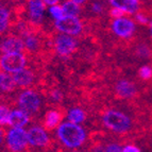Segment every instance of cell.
I'll list each match as a JSON object with an SVG mask.
<instances>
[{
    "label": "cell",
    "instance_id": "30",
    "mask_svg": "<svg viewBox=\"0 0 152 152\" xmlns=\"http://www.w3.org/2000/svg\"><path fill=\"white\" fill-rule=\"evenodd\" d=\"M91 10L95 13H100L102 11V5L100 3H94L91 5Z\"/></svg>",
    "mask_w": 152,
    "mask_h": 152
},
{
    "label": "cell",
    "instance_id": "27",
    "mask_svg": "<svg viewBox=\"0 0 152 152\" xmlns=\"http://www.w3.org/2000/svg\"><path fill=\"white\" fill-rule=\"evenodd\" d=\"M140 149L135 145H126L122 147V152H140Z\"/></svg>",
    "mask_w": 152,
    "mask_h": 152
},
{
    "label": "cell",
    "instance_id": "6",
    "mask_svg": "<svg viewBox=\"0 0 152 152\" xmlns=\"http://www.w3.org/2000/svg\"><path fill=\"white\" fill-rule=\"evenodd\" d=\"M112 31L115 35L120 38H129L135 31L134 21L128 17H118L114 18L111 25Z\"/></svg>",
    "mask_w": 152,
    "mask_h": 152
},
{
    "label": "cell",
    "instance_id": "33",
    "mask_svg": "<svg viewBox=\"0 0 152 152\" xmlns=\"http://www.w3.org/2000/svg\"><path fill=\"white\" fill-rule=\"evenodd\" d=\"M72 1H75V2L78 3V4H82L83 2H85V0H72Z\"/></svg>",
    "mask_w": 152,
    "mask_h": 152
},
{
    "label": "cell",
    "instance_id": "26",
    "mask_svg": "<svg viewBox=\"0 0 152 152\" xmlns=\"http://www.w3.org/2000/svg\"><path fill=\"white\" fill-rule=\"evenodd\" d=\"M104 150L109 152H121L122 147L119 144H110V145H107V148Z\"/></svg>",
    "mask_w": 152,
    "mask_h": 152
},
{
    "label": "cell",
    "instance_id": "29",
    "mask_svg": "<svg viewBox=\"0 0 152 152\" xmlns=\"http://www.w3.org/2000/svg\"><path fill=\"white\" fill-rule=\"evenodd\" d=\"M51 98L53 99L54 101H60L62 99V94L58 91H53L51 93Z\"/></svg>",
    "mask_w": 152,
    "mask_h": 152
},
{
    "label": "cell",
    "instance_id": "13",
    "mask_svg": "<svg viewBox=\"0 0 152 152\" xmlns=\"http://www.w3.org/2000/svg\"><path fill=\"white\" fill-rule=\"evenodd\" d=\"M25 49V43L18 37H9L1 44V51L3 53L23 52Z\"/></svg>",
    "mask_w": 152,
    "mask_h": 152
},
{
    "label": "cell",
    "instance_id": "12",
    "mask_svg": "<svg viewBox=\"0 0 152 152\" xmlns=\"http://www.w3.org/2000/svg\"><path fill=\"white\" fill-rule=\"evenodd\" d=\"M29 122V114L23 109H16L11 111L10 124L12 128H23Z\"/></svg>",
    "mask_w": 152,
    "mask_h": 152
},
{
    "label": "cell",
    "instance_id": "17",
    "mask_svg": "<svg viewBox=\"0 0 152 152\" xmlns=\"http://www.w3.org/2000/svg\"><path fill=\"white\" fill-rule=\"evenodd\" d=\"M16 84L13 76L10 72H0V89L4 91H11L15 88Z\"/></svg>",
    "mask_w": 152,
    "mask_h": 152
},
{
    "label": "cell",
    "instance_id": "9",
    "mask_svg": "<svg viewBox=\"0 0 152 152\" xmlns=\"http://www.w3.org/2000/svg\"><path fill=\"white\" fill-rule=\"evenodd\" d=\"M28 145L32 147H45L49 142V136L45 129L42 127H32L27 131Z\"/></svg>",
    "mask_w": 152,
    "mask_h": 152
},
{
    "label": "cell",
    "instance_id": "20",
    "mask_svg": "<svg viewBox=\"0 0 152 152\" xmlns=\"http://www.w3.org/2000/svg\"><path fill=\"white\" fill-rule=\"evenodd\" d=\"M10 23V12L8 9L0 7V33L4 32Z\"/></svg>",
    "mask_w": 152,
    "mask_h": 152
},
{
    "label": "cell",
    "instance_id": "3",
    "mask_svg": "<svg viewBox=\"0 0 152 152\" xmlns=\"http://www.w3.org/2000/svg\"><path fill=\"white\" fill-rule=\"evenodd\" d=\"M27 58L23 52H12V53H4L0 58V67L7 72L14 74L26 67Z\"/></svg>",
    "mask_w": 152,
    "mask_h": 152
},
{
    "label": "cell",
    "instance_id": "15",
    "mask_svg": "<svg viewBox=\"0 0 152 152\" xmlns=\"http://www.w3.org/2000/svg\"><path fill=\"white\" fill-rule=\"evenodd\" d=\"M112 7L124 10L127 14H133L138 11L140 0H110Z\"/></svg>",
    "mask_w": 152,
    "mask_h": 152
},
{
    "label": "cell",
    "instance_id": "5",
    "mask_svg": "<svg viewBox=\"0 0 152 152\" xmlns=\"http://www.w3.org/2000/svg\"><path fill=\"white\" fill-rule=\"evenodd\" d=\"M7 145L12 151H23L28 146L27 131L23 128H12L7 134Z\"/></svg>",
    "mask_w": 152,
    "mask_h": 152
},
{
    "label": "cell",
    "instance_id": "23",
    "mask_svg": "<svg viewBox=\"0 0 152 152\" xmlns=\"http://www.w3.org/2000/svg\"><path fill=\"white\" fill-rule=\"evenodd\" d=\"M23 43H25V47L28 48L29 50L34 51L35 49H37V47H38L37 38L33 35H27V37L25 38V42H23Z\"/></svg>",
    "mask_w": 152,
    "mask_h": 152
},
{
    "label": "cell",
    "instance_id": "21",
    "mask_svg": "<svg viewBox=\"0 0 152 152\" xmlns=\"http://www.w3.org/2000/svg\"><path fill=\"white\" fill-rule=\"evenodd\" d=\"M49 14L51 15V17L53 18L54 20H58V19H61L64 15H65V13H64L63 10V7L60 4H53V5H50V8H49Z\"/></svg>",
    "mask_w": 152,
    "mask_h": 152
},
{
    "label": "cell",
    "instance_id": "4",
    "mask_svg": "<svg viewBox=\"0 0 152 152\" xmlns=\"http://www.w3.org/2000/svg\"><path fill=\"white\" fill-rule=\"evenodd\" d=\"M56 28L61 33L68 35H78L83 30V25L78 16L64 15L61 19L56 20Z\"/></svg>",
    "mask_w": 152,
    "mask_h": 152
},
{
    "label": "cell",
    "instance_id": "25",
    "mask_svg": "<svg viewBox=\"0 0 152 152\" xmlns=\"http://www.w3.org/2000/svg\"><path fill=\"white\" fill-rule=\"evenodd\" d=\"M127 14L124 10L119 8H116V7H113L111 11H110V15L112 16V18H118V17H122Z\"/></svg>",
    "mask_w": 152,
    "mask_h": 152
},
{
    "label": "cell",
    "instance_id": "32",
    "mask_svg": "<svg viewBox=\"0 0 152 152\" xmlns=\"http://www.w3.org/2000/svg\"><path fill=\"white\" fill-rule=\"evenodd\" d=\"M3 131L1 129H0V144H1V142H2V140H3Z\"/></svg>",
    "mask_w": 152,
    "mask_h": 152
},
{
    "label": "cell",
    "instance_id": "28",
    "mask_svg": "<svg viewBox=\"0 0 152 152\" xmlns=\"http://www.w3.org/2000/svg\"><path fill=\"white\" fill-rule=\"evenodd\" d=\"M136 21L137 23H140V25H147L148 23V17L147 16H145V14H142V13H138L136 14Z\"/></svg>",
    "mask_w": 152,
    "mask_h": 152
},
{
    "label": "cell",
    "instance_id": "8",
    "mask_svg": "<svg viewBox=\"0 0 152 152\" xmlns=\"http://www.w3.org/2000/svg\"><path fill=\"white\" fill-rule=\"evenodd\" d=\"M56 53L61 56H70L77 48V42L74 37L68 34H60L56 37L54 43Z\"/></svg>",
    "mask_w": 152,
    "mask_h": 152
},
{
    "label": "cell",
    "instance_id": "22",
    "mask_svg": "<svg viewBox=\"0 0 152 152\" xmlns=\"http://www.w3.org/2000/svg\"><path fill=\"white\" fill-rule=\"evenodd\" d=\"M11 111L8 107H0V124H8L10 121Z\"/></svg>",
    "mask_w": 152,
    "mask_h": 152
},
{
    "label": "cell",
    "instance_id": "1",
    "mask_svg": "<svg viewBox=\"0 0 152 152\" xmlns=\"http://www.w3.org/2000/svg\"><path fill=\"white\" fill-rule=\"evenodd\" d=\"M56 135L60 142L68 149H78L85 142L86 133L78 124L67 121L58 124Z\"/></svg>",
    "mask_w": 152,
    "mask_h": 152
},
{
    "label": "cell",
    "instance_id": "19",
    "mask_svg": "<svg viewBox=\"0 0 152 152\" xmlns=\"http://www.w3.org/2000/svg\"><path fill=\"white\" fill-rule=\"evenodd\" d=\"M80 4L76 3L72 0H67L62 4L65 15L68 16H79L80 14Z\"/></svg>",
    "mask_w": 152,
    "mask_h": 152
},
{
    "label": "cell",
    "instance_id": "2",
    "mask_svg": "<svg viewBox=\"0 0 152 152\" xmlns=\"http://www.w3.org/2000/svg\"><path fill=\"white\" fill-rule=\"evenodd\" d=\"M104 127L115 133H126L132 128V120L124 113L117 110H107L102 115Z\"/></svg>",
    "mask_w": 152,
    "mask_h": 152
},
{
    "label": "cell",
    "instance_id": "16",
    "mask_svg": "<svg viewBox=\"0 0 152 152\" xmlns=\"http://www.w3.org/2000/svg\"><path fill=\"white\" fill-rule=\"evenodd\" d=\"M62 120V115L58 111L56 110H51V111L47 112V114L45 116V126L47 129L52 130L54 128H58Z\"/></svg>",
    "mask_w": 152,
    "mask_h": 152
},
{
    "label": "cell",
    "instance_id": "24",
    "mask_svg": "<svg viewBox=\"0 0 152 152\" xmlns=\"http://www.w3.org/2000/svg\"><path fill=\"white\" fill-rule=\"evenodd\" d=\"M138 75L142 80H150L152 78V67L149 65L142 66L138 70Z\"/></svg>",
    "mask_w": 152,
    "mask_h": 152
},
{
    "label": "cell",
    "instance_id": "10",
    "mask_svg": "<svg viewBox=\"0 0 152 152\" xmlns=\"http://www.w3.org/2000/svg\"><path fill=\"white\" fill-rule=\"evenodd\" d=\"M116 95L121 99H128L136 94V86L128 80H120L115 86Z\"/></svg>",
    "mask_w": 152,
    "mask_h": 152
},
{
    "label": "cell",
    "instance_id": "14",
    "mask_svg": "<svg viewBox=\"0 0 152 152\" xmlns=\"http://www.w3.org/2000/svg\"><path fill=\"white\" fill-rule=\"evenodd\" d=\"M15 84L20 87H26L30 85L34 80V75L30 69H27L26 67L21 68L20 70L16 71L12 75Z\"/></svg>",
    "mask_w": 152,
    "mask_h": 152
},
{
    "label": "cell",
    "instance_id": "18",
    "mask_svg": "<svg viewBox=\"0 0 152 152\" xmlns=\"http://www.w3.org/2000/svg\"><path fill=\"white\" fill-rule=\"evenodd\" d=\"M67 119L70 122L80 124H82V122H84V120L86 119V113L82 109L75 107V109H71L70 111L68 112Z\"/></svg>",
    "mask_w": 152,
    "mask_h": 152
},
{
    "label": "cell",
    "instance_id": "11",
    "mask_svg": "<svg viewBox=\"0 0 152 152\" xmlns=\"http://www.w3.org/2000/svg\"><path fill=\"white\" fill-rule=\"evenodd\" d=\"M46 3L43 0H30L29 1V14L31 20L34 23H39L43 19L45 13Z\"/></svg>",
    "mask_w": 152,
    "mask_h": 152
},
{
    "label": "cell",
    "instance_id": "31",
    "mask_svg": "<svg viewBox=\"0 0 152 152\" xmlns=\"http://www.w3.org/2000/svg\"><path fill=\"white\" fill-rule=\"evenodd\" d=\"M43 1L46 3V4L53 5V4H56V3H58V1H60V0H43Z\"/></svg>",
    "mask_w": 152,
    "mask_h": 152
},
{
    "label": "cell",
    "instance_id": "34",
    "mask_svg": "<svg viewBox=\"0 0 152 152\" xmlns=\"http://www.w3.org/2000/svg\"><path fill=\"white\" fill-rule=\"evenodd\" d=\"M149 31H150V35H151V37H152V19L149 23Z\"/></svg>",
    "mask_w": 152,
    "mask_h": 152
},
{
    "label": "cell",
    "instance_id": "7",
    "mask_svg": "<svg viewBox=\"0 0 152 152\" xmlns=\"http://www.w3.org/2000/svg\"><path fill=\"white\" fill-rule=\"evenodd\" d=\"M18 104H19V107L25 110L28 114L35 113L41 107V97L35 91H25L18 98Z\"/></svg>",
    "mask_w": 152,
    "mask_h": 152
}]
</instances>
